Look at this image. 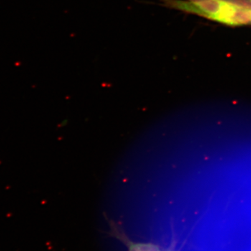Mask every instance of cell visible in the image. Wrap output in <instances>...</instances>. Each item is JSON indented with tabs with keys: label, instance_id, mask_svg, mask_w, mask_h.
Here are the masks:
<instances>
[{
	"label": "cell",
	"instance_id": "6da1fadb",
	"mask_svg": "<svg viewBox=\"0 0 251 251\" xmlns=\"http://www.w3.org/2000/svg\"><path fill=\"white\" fill-rule=\"evenodd\" d=\"M221 1L239 9L251 10V0H221Z\"/></svg>",
	"mask_w": 251,
	"mask_h": 251
},
{
	"label": "cell",
	"instance_id": "7a4b0ae2",
	"mask_svg": "<svg viewBox=\"0 0 251 251\" xmlns=\"http://www.w3.org/2000/svg\"><path fill=\"white\" fill-rule=\"evenodd\" d=\"M164 251H177L175 250V247H171V248H169V249H165Z\"/></svg>",
	"mask_w": 251,
	"mask_h": 251
}]
</instances>
